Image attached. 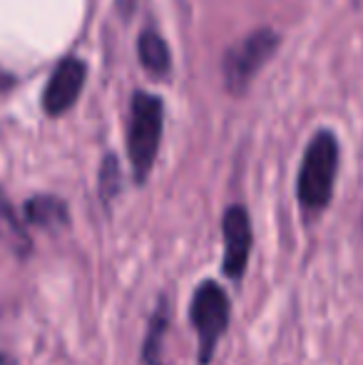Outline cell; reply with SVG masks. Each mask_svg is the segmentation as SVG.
<instances>
[{
	"label": "cell",
	"mask_w": 363,
	"mask_h": 365,
	"mask_svg": "<svg viewBox=\"0 0 363 365\" xmlns=\"http://www.w3.org/2000/svg\"><path fill=\"white\" fill-rule=\"evenodd\" d=\"M341 149L331 130H319L309 140L296 174V202L304 221H316L331 207L339 177Z\"/></svg>",
	"instance_id": "cell-1"
},
{
	"label": "cell",
	"mask_w": 363,
	"mask_h": 365,
	"mask_svg": "<svg viewBox=\"0 0 363 365\" xmlns=\"http://www.w3.org/2000/svg\"><path fill=\"white\" fill-rule=\"evenodd\" d=\"M0 241L10 249V254L18 261H28L35 251V241L30 236L28 226H25L23 217L15 212L10 204L8 194L0 187Z\"/></svg>",
	"instance_id": "cell-9"
},
{
	"label": "cell",
	"mask_w": 363,
	"mask_h": 365,
	"mask_svg": "<svg viewBox=\"0 0 363 365\" xmlns=\"http://www.w3.org/2000/svg\"><path fill=\"white\" fill-rule=\"evenodd\" d=\"M361 231H363V212H361Z\"/></svg>",
	"instance_id": "cell-14"
},
{
	"label": "cell",
	"mask_w": 363,
	"mask_h": 365,
	"mask_svg": "<svg viewBox=\"0 0 363 365\" xmlns=\"http://www.w3.org/2000/svg\"><path fill=\"white\" fill-rule=\"evenodd\" d=\"M137 58H140L142 68L152 77H167L172 73V53L170 45L165 43L157 30L147 28L137 38Z\"/></svg>",
	"instance_id": "cell-10"
},
{
	"label": "cell",
	"mask_w": 363,
	"mask_h": 365,
	"mask_svg": "<svg viewBox=\"0 0 363 365\" xmlns=\"http://www.w3.org/2000/svg\"><path fill=\"white\" fill-rule=\"evenodd\" d=\"M15 85V77L10 75V73H5L3 68H0V92H5V90H10V87Z\"/></svg>",
	"instance_id": "cell-12"
},
{
	"label": "cell",
	"mask_w": 363,
	"mask_h": 365,
	"mask_svg": "<svg viewBox=\"0 0 363 365\" xmlns=\"http://www.w3.org/2000/svg\"><path fill=\"white\" fill-rule=\"evenodd\" d=\"M85 77H88V65L80 58H65L63 63H58V68L53 70L48 85H45L43 110L50 117H60L73 110L85 87Z\"/></svg>",
	"instance_id": "cell-6"
},
{
	"label": "cell",
	"mask_w": 363,
	"mask_h": 365,
	"mask_svg": "<svg viewBox=\"0 0 363 365\" xmlns=\"http://www.w3.org/2000/svg\"><path fill=\"white\" fill-rule=\"evenodd\" d=\"M222 241H224V256H222V274L232 284H242L247 276L249 259L254 249V224L252 214L244 204H229L222 214Z\"/></svg>",
	"instance_id": "cell-5"
},
{
	"label": "cell",
	"mask_w": 363,
	"mask_h": 365,
	"mask_svg": "<svg viewBox=\"0 0 363 365\" xmlns=\"http://www.w3.org/2000/svg\"><path fill=\"white\" fill-rule=\"evenodd\" d=\"M165 132V102L152 92L137 90L130 102L127 122V157H130L132 179L137 187L150 179Z\"/></svg>",
	"instance_id": "cell-2"
},
{
	"label": "cell",
	"mask_w": 363,
	"mask_h": 365,
	"mask_svg": "<svg viewBox=\"0 0 363 365\" xmlns=\"http://www.w3.org/2000/svg\"><path fill=\"white\" fill-rule=\"evenodd\" d=\"M20 217H23L25 226L48 231V234H60L73 224L68 202L58 194H35V197L25 199Z\"/></svg>",
	"instance_id": "cell-7"
},
{
	"label": "cell",
	"mask_w": 363,
	"mask_h": 365,
	"mask_svg": "<svg viewBox=\"0 0 363 365\" xmlns=\"http://www.w3.org/2000/svg\"><path fill=\"white\" fill-rule=\"evenodd\" d=\"M279 45H281V38L274 28H257L254 33H249L247 38L239 40L234 48H229L227 53H224V60H222L224 87L237 97L244 95L259 70L274 58Z\"/></svg>",
	"instance_id": "cell-4"
},
{
	"label": "cell",
	"mask_w": 363,
	"mask_h": 365,
	"mask_svg": "<svg viewBox=\"0 0 363 365\" xmlns=\"http://www.w3.org/2000/svg\"><path fill=\"white\" fill-rule=\"evenodd\" d=\"M122 187H125V177H122L120 159L112 152H107L102 157L100 172H97V197H100L102 207L110 209L112 202L122 194Z\"/></svg>",
	"instance_id": "cell-11"
},
{
	"label": "cell",
	"mask_w": 363,
	"mask_h": 365,
	"mask_svg": "<svg viewBox=\"0 0 363 365\" xmlns=\"http://www.w3.org/2000/svg\"><path fill=\"white\" fill-rule=\"evenodd\" d=\"M189 323L197 333V363L212 365L217 346L232 323V298L219 281L204 279L189 298Z\"/></svg>",
	"instance_id": "cell-3"
},
{
	"label": "cell",
	"mask_w": 363,
	"mask_h": 365,
	"mask_svg": "<svg viewBox=\"0 0 363 365\" xmlns=\"http://www.w3.org/2000/svg\"><path fill=\"white\" fill-rule=\"evenodd\" d=\"M172 321V308H170V296L160 293L147 318L145 338H142V353L140 363L142 365H165V338L170 331Z\"/></svg>",
	"instance_id": "cell-8"
},
{
	"label": "cell",
	"mask_w": 363,
	"mask_h": 365,
	"mask_svg": "<svg viewBox=\"0 0 363 365\" xmlns=\"http://www.w3.org/2000/svg\"><path fill=\"white\" fill-rule=\"evenodd\" d=\"M0 365H20V361H18V356H13L10 351L0 348Z\"/></svg>",
	"instance_id": "cell-13"
}]
</instances>
